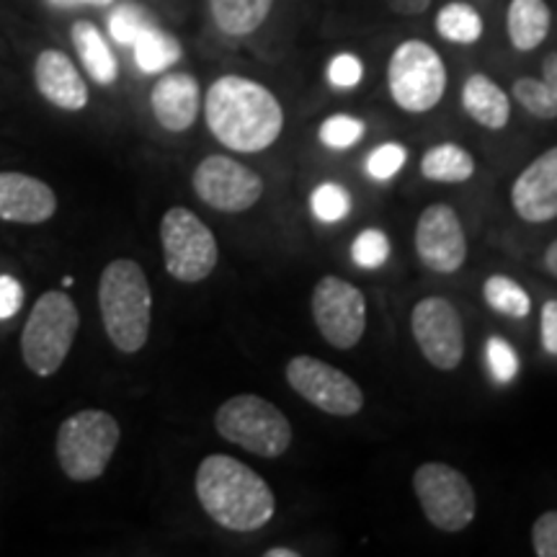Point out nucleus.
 <instances>
[{
	"label": "nucleus",
	"instance_id": "27",
	"mask_svg": "<svg viewBox=\"0 0 557 557\" xmlns=\"http://www.w3.org/2000/svg\"><path fill=\"white\" fill-rule=\"evenodd\" d=\"M483 297L487 308L511 320H524L529 312H532V297H529V292L521 287L519 282H513L511 276H487L483 284Z\"/></svg>",
	"mask_w": 557,
	"mask_h": 557
},
{
	"label": "nucleus",
	"instance_id": "23",
	"mask_svg": "<svg viewBox=\"0 0 557 557\" xmlns=\"http://www.w3.org/2000/svg\"><path fill=\"white\" fill-rule=\"evenodd\" d=\"M274 0H209L214 26L227 37H250L269 18Z\"/></svg>",
	"mask_w": 557,
	"mask_h": 557
},
{
	"label": "nucleus",
	"instance_id": "17",
	"mask_svg": "<svg viewBox=\"0 0 557 557\" xmlns=\"http://www.w3.org/2000/svg\"><path fill=\"white\" fill-rule=\"evenodd\" d=\"M150 109L165 132L191 129L201 111L199 81L189 73H165L150 90Z\"/></svg>",
	"mask_w": 557,
	"mask_h": 557
},
{
	"label": "nucleus",
	"instance_id": "12",
	"mask_svg": "<svg viewBox=\"0 0 557 557\" xmlns=\"http://www.w3.org/2000/svg\"><path fill=\"white\" fill-rule=\"evenodd\" d=\"M191 186L207 207L227 214L248 212L263 197L259 173L230 156H207L194 169Z\"/></svg>",
	"mask_w": 557,
	"mask_h": 557
},
{
	"label": "nucleus",
	"instance_id": "34",
	"mask_svg": "<svg viewBox=\"0 0 557 557\" xmlns=\"http://www.w3.org/2000/svg\"><path fill=\"white\" fill-rule=\"evenodd\" d=\"M361 78H364V65H361V60L357 58V54L341 52L331 60L329 81L333 88H341V90L357 88Z\"/></svg>",
	"mask_w": 557,
	"mask_h": 557
},
{
	"label": "nucleus",
	"instance_id": "25",
	"mask_svg": "<svg viewBox=\"0 0 557 557\" xmlns=\"http://www.w3.org/2000/svg\"><path fill=\"white\" fill-rule=\"evenodd\" d=\"M135 50V62L137 67L143 70L145 75H156V73H165V70L176 65L181 60V41L173 37V34L158 29V26H148L132 45Z\"/></svg>",
	"mask_w": 557,
	"mask_h": 557
},
{
	"label": "nucleus",
	"instance_id": "35",
	"mask_svg": "<svg viewBox=\"0 0 557 557\" xmlns=\"http://www.w3.org/2000/svg\"><path fill=\"white\" fill-rule=\"evenodd\" d=\"M532 547L537 557H557V508L545 511L532 524Z\"/></svg>",
	"mask_w": 557,
	"mask_h": 557
},
{
	"label": "nucleus",
	"instance_id": "38",
	"mask_svg": "<svg viewBox=\"0 0 557 557\" xmlns=\"http://www.w3.org/2000/svg\"><path fill=\"white\" fill-rule=\"evenodd\" d=\"M387 9L398 16H421L429 11L431 0H385Z\"/></svg>",
	"mask_w": 557,
	"mask_h": 557
},
{
	"label": "nucleus",
	"instance_id": "6",
	"mask_svg": "<svg viewBox=\"0 0 557 557\" xmlns=\"http://www.w3.org/2000/svg\"><path fill=\"white\" fill-rule=\"evenodd\" d=\"M214 429L225 442L263 459H276L292 447V423L284 410L261 395L227 398L214 413Z\"/></svg>",
	"mask_w": 557,
	"mask_h": 557
},
{
	"label": "nucleus",
	"instance_id": "19",
	"mask_svg": "<svg viewBox=\"0 0 557 557\" xmlns=\"http://www.w3.org/2000/svg\"><path fill=\"white\" fill-rule=\"evenodd\" d=\"M462 109L480 127L498 132L511 122V99L485 73H472L462 86Z\"/></svg>",
	"mask_w": 557,
	"mask_h": 557
},
{
	"label": "nucleus",
	"instance_id": "20",
	"mask_svg": "<svg viewBox=\"0 0 557 557\" xmlns=\"http://www.w3.org/2000/svg\"><path fill=\"white\" fill-rule=\"evenodd\" d=\"M553 11L547 0H511L506 13L508 41L517 52H534L547 39Z\"/></svg>",
	"mask_w": 557,
	"mask_h": 557
},
{
	"label": "nucleus",
	"instance_id": "3",
	"mask_svg": "<svg viewBox=\"0 0 557 557\" xmlns=\"http://www.w3.org/2000/svg\"><path fill=\"white\" fill-rule=\"evenodd\" d=\"M99 310L114 348L122 354L143 351L150 338L152 289L137 261L114 259L101 271Z\"/></svg>",
	"mask_w": 557,
	"mask_h": 557
},
{
	"label": "nucleus",
	"instance_id": "11",
	"mask_svg": "<svg viewBox=\"0 0 557 557\" xmlns=\"http://www.w3.org/2000/svg\"><path fill=\"white\" fill-rule=\"evenodd\" d=\"M287 382L299 398L329 416L351 418L364 408V393L357 380L308 354L287 361Z\"/></svg>",
	"mask_w": 557,
	"mask_h": 557
},
{
	"label": "nucleus",
	"instance_id": "8",
	"mask_svg": "<svg viewBox=\"0 0 557 557\" xmlns=\"http://www.w3.org/2000/svg\"><path fill=\"white\" fill-rule=\"evenodd\" d=\"M160 248L171 278L199 284L218 269L220 246L201 218L186 207H171L160 220Z\"/></svg>",
	"mask_w": 557,
	"mask_h": 557
},
{
	"label": "nucleus",
	"instance_id": "14",
	"mask_svg": "<svg viewBox=\"0 0 557 557\" xmlns=\"http://www.w3.org/2000/svg\"><path fill=\"white\" fill-rule=\"evenodd\" d=\"M413 246L418 261L434 274H457L468 261V235L457 209L449 205H431L416 222Z\"/></svg>",
	"mask_w": 557,
	"mask_h": 557
},
{
	"label": "nucleus",
	"instance_id": "37",
	"mask_svg": "<svg viewBox=\"0 0 557 557\" xmlns=\"http://www.w3.org/2000/svg\"><path fill=\"white\" fill-rule=\"evenodd\" d=\"M540 338L542 348H545L549 357H557V299H547V302L542 305Z\"/></svg>",
	"mask_w": 557,
	"mask_h": 557
},
{
	"label": "nucleus",
	"instance_id": "30",
	"mask_svg": "<svg viewBox=\"0 0 557 557\" xmlns=\"http://www.w3.org/2000/svg\"><path fill=\"white\" fill-rule=\"evenodd\" d=\"M351 259L359 269H367V271L385 267L389 259L387 235L382 233V230H374V227L359 233L357 240H354V246H351Z\"/></svg>",
	"mask_w": 557,
	"mask_h": 557
},
{
	"label": "nucleus",
	"instance_id": "22",
	"mask_svg": "<svg viewBox=\"0 0 557 557\" xmlns=\"http://www.w3.org/2000/svg\"><path fill=\"white\" fill-rule=\"evenodd\" d=\"M511 96L534 120H557V52L542 62V78H517Z\"/></svg>",
	"mask_w": 557,
	"mask_h": 557
},
{
	"label": "nucleus",
	"instance_id": "33",
	"mask_svg": "<svg viewBox=\"0 0 557 557\" xmlns=\"http://www.w3.org/2000/svg\"><path fill=\"white\" fill-rule=\"evenodd\" d=\"M408 160V150L400 143H385L380 148H374L367 158V173L374 181H387L395 173L403 171Z\"/></svg>",
	"mask_w": 557,
	"mask_h": 557
},
{
	"label": "nucleus",
	"instance_id": "4",
	"mask_svg": "<svg viewBox=\"0 0 557 557\" xmlns=\"http://www.w3.org/2000/svg\"><path fill=\"white\" fill-rule=\"evenodd\" d=\"M81 331V312L70 295L60 289L45 292L21 331V357L37 377H52L65 364Z\"/></svg>",
	"mask_w": 557,
	"mask_h": 557
},
{
	"label": "nucleus",
	"instance_id": "28",
	"mask_svg": "<svg viewBox=\"0 0 557 557\" xmlns=\"http://www.w3.org/2000/svg\"><path fill=\"white\" fill-rule=\"evenodd\" d=\"M351 194L336 181H323L310 194V209L320 222H341L351 214Z\"/></svg>",
	"mask_w": 557,
	"mask_h": 557
},
{
	"label": "nucleus",
	"instance_id": "36",
	"mask_svg": "<svg viewBox=\"0 0 557 557\" xmlns=\"http://www.w3.org/2000/svg\"><path fill=\"white\" fill-rule=\"evenodd\" d=\"M21 305H24V287L18 284V278L3 274L0 276V320L16 315Z\"/></svg>",
	"mask_w": 557,
	"mask_h": 557
},
{
	"label": "nucleus",
	"instance_id": "5",
	"mask_svg": "<svg viewBox=\"0 0 557 557\" xmlns=\"http://www.w3.org/2000/svg\"><path fill=\"white\" fill-rule=\"evenodd\" d=\"M120 421L107 410L86 408L67 416L60 423L54 442L60 470L75 483L99 480L120 447Z\"/></svg>",
	"mask_w": 557,
	"mask_h": 557
},
{
	"label": "nucleus",
	"instance_id": "24",
	"mask_svg": "<svg viewBox=\"0 0 557 557\" xmlns=\"http://www.w3.org/2000/svg\"><path fill=\"white\" fill-rule=\"evenodd\" d=\"M421 173L434 184H465L475 173V158L462 145L442 143L423 152Z\"/></svg>",
	"mask_w": 557,
	"mask_h": 557
},
{
	"label": "nucleus",
	"instance_id": "16",
	"mask_svg": "<svg viewBox=\"0 0 557 557\" xmlns=\"http://www.w3.org/2000/svg\"><path fill=\"white\" fill-rule=\"evenodd\" d=\"M58 212V194L29 173H0V220L18 225H41Z\"/></svg>",
	"mask_w": 557,
	"mask_h": 557
},
{
	"label": "nucleus",
	"instance_id": "39",
	"mask_svg": "<svg viewBox=\"0 0 557 557\" xmlns=\"http://www.w3.org/2000/svg\"><path fill=\"white\" fill-rule=\"evenodd\" d=\"M545 269L557 278V238L545 250Z\"/></svg>",
	"mask_w": 557,
	"mask_h": 557
},
{
	"label": "nucleus",
	"instance_id": "18",
	"mask_svg": "<svg viewBox=\"0 0 557 557\" xmlns=\"http://www.w3.org/2000/svg\"><path fill=\"white\" fill-rule=\"evenodd\" d=\"M34 83L39 94L62 111H83L88 107L86 81L62 50L39 52L34 62Z\"/></svg>",
	"mask_w": 557,
	"mask_h": 557
},
{
	"label": "nucleus",
	"instance_id": "15",
	"mask_svg": "<svg viewBox=\"0 0 557 557\" xmlns=\"http://www.w3.org/2000/svg\"><path fill=\"white\" fill-rule=\"evenodd\" d=\"M511 207L529 225L557 220V148H549L519 173L511 186Z\"/></svg>",
	"mask_w": 557,
	"mask_h": 557
},
{
	"label": "nucleus",
	"instance_id": "13",
	"mask_svg": "<svg viewBox=\"0 0 557 557\" xmlns=\"http://www.w3.org/2000/svg\"><path fill=\"white\" fill-rule=\"evenodd\" d=\"M410 333L423 359L438 372H455L462 364V318L447 297H423L410 312Z\"/></svg>",
	"mask_w": 557,
	"mask_h": 557
},
{
	"label": "nucleus",
	"instance_id": "26",
	"mask_svg": "<svg viewBox=\"0 0 557 557\" xmlns=\"http://www.w3.org/2000/svg\"><path fill=\"white\" fill-rule=\"evenodd\" d=\"M434 26L438 37L451 41V45H475L485 32L483 16L462 0H451V3L442 5L434 18Z\"/></svg>",
	"mask_w": 557,
	"mask_h": 557
},
{
	"label": "nucleus",
	"instance_id": "10",
	"mask_svg": "<svg viewBox=\"0 0 557 557\" xmlns=\"http://www.w3.org/2000/svg\"><path fill=\"white\" fill-rule=\"evenodd\" d=\"M312 320L320 336L338 351H348L364 338L367 297L357 284L341 276H323L312 289Z\"/></svg>",
	"mask_w": 557,
	"mask_h": 557
},
{
	"label": "nucleus",
	"instance_id": "32",
	"mask_svg": "<svg viewBox=\"0 0 557 557\" xmlns=\"http://www.w3.org/2000/svg\"><path fill=\"white\" fill-rule=\"evenodd\" d=\"M150 26L148 16L137 9V5H120V9L111 11L109 16V34L116 45H135V39Z\"/></svg>",
	"mask_w": 557,
	"mask_h": 557
},
{
	"label": "nucleus",
	"instance_id": "29",
	"mask_svg": "<svg viewBox=\"0 0 557 557\" xmlns=\"http://www.w3.org/2000/svg\"><path fill=\"white\" fill-rule=\"evenodd\" d=\"M367 124L351 114H333L320 124V143L331 150H348L364 137Z\"/></svg>",
	"mask_w": 557,
	"mask_h": 557
},
{
	"label": "nucleus",
	"instance_id": "1",
	"mask_svg": "<svg viewBox=\"0 0 557 557\" xmlns=\"http://www.w3.org/2000/svg\"><path fill=\"white\" fill-rule=\"evenodd\" d=\"M207 127L220 145L233 152H261L276 143L284 129V109L274 90L243 75H222L207 88Z\"/></svg>",
	"mask_w": 557,
	"mask_h": 557
},
{
	"label": "nucleus",
	"instance_id": "40",
	"mask_svg": "<svg viewBox=\"0 0 557 557\" xmlns=\"http://www.w3.org/2000/svg\"><path fill=\"white\" fill-rule=\"evenodd\" d=\"M263 555H267V557H297L299 553H297V549H292V547H271Z\"/></svg>",
	"mask_w": 557,
	"mask_h": 557
},
{
	"label": "nucleus",
	"instance_id": "21",
	"mask_svg": "<svg viewBox=\"0 0 557 557\" xmlns=\"http://www.w3.org/2000/svg\"><path fill=\"white\" fill-rule=\"evenodd\" d=\"M70 37H73L75 52H78L83 67H86L90 78L99 83V86L116 83V78H120V62H116L109 41L99 32V26L90 24V21H75Z\"/></svg>",
	"mask_w": 557,
	"mask_h": 557
},
{
	"label": "nucleus",
	"instance_id": "7",
	"mask_svg": "<svg viewBox=\"0 0 557 557\" xmlns=\"http://www.w3.org/2000/svg\"><path fill=\"white\" fill-rule=\"evenodd\" d=\"M447 65L436 47L423 39H406L387 62L389 99L408 114H429L447 94Z\"/></svg>",
	"mask_w": 557,
	"mask_h": 557
},
{
	"label": "nucleus",
	"instance_id": "31",
	"mask_svg": "<svg viewBox=\"0 0 557 557\" xmlns=\"http://www.w3.org/2000/svg\"><path fill=\"white\" fill-rule=\"evenodd\" d=\"M485 361H487V369H491L493 380H496L498 385H508V382L517 380L519 354L506 338H498V336L487 338Z\"/></svg>",
	"mask_w": 557,
	"mask_h": 557
},
{
	"label": "nucleus",
	"instance_id": "9",
	"mask_svg": "<svg viewBox=\"0 0 557 557\" xmlns=\"http://www.w3.org/2000/svg\"><path fill=\"white\" fill-rule=\"evenodd\" d=\"M413 493L423 508V517L438 532H465L478 513L475 487L465 472L447 462H423L413 472Z\"/></svg>",
	"mask_w": 557,
	"mask_h": 557
},
{
	"label": "nucleus",
	"instance_id": "41",
	"mask_svg": "<svg viewBox=\"0 0 557 557\" xmlns=\"http://www.w3.org/2000/svg\"><path fill=\"white\" fill-rule=\"evenodd\" d=\"M54 9H75L78 5V0H50Z\"/></svg>",
	"mask_w": 557,
	"mask_h": 557
},
{
	"label": "nucleus",
	"instance_id": "42",
	"mask_svg": "<svg viewBox=\"0 0 557 557\" xmlns=\"http://www.w3.org/2000/svg\"><path fill=\"white\" fill-rule=\"evenodd\" d=\"M78 3H88V5H99V9H101V5H111V3H114V0H78Z\"/></svg>",
	"mask_w": 557,
	"mask_h": 557
},
{
	"label": "nucleus",
	"instance_id": "2",
	"mask_svg": "<svg viewBox=\"0 0 557 557\" xmlns=\"http://www.w3.org/2000/svg\"><path fill=\"white\" fill-rule=\"evenodd\" d=\"M194 491L207 517L227 532H259L276 513L271 485L253 468L230 455L201 459Z\"/></svg>",
	"mask_w": 557,
	"mask_h": 557
}]
</instances>
